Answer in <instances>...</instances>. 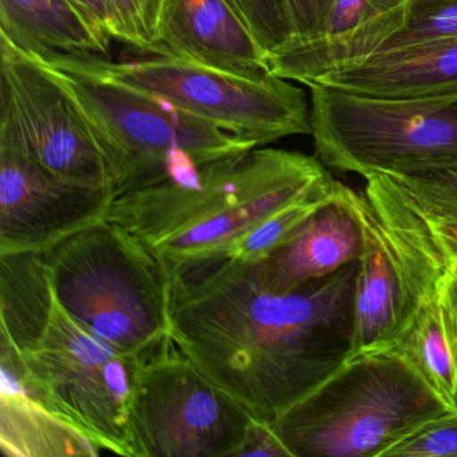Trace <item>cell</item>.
Masks as SVG:
<instances>
[{
	"mask_svg": "<svg viewBox=\"0 0 457 457\" xmlns=\"http://www.w3.org/2000/svg\"><path fill=\"white\" fill-rule=\"evenodd\" d=\"M358 262L290 293L223 259L168 278L175 346L258 421L271 425L352 355Z\"/></svg>",
	"mask_w": 457,
	"mask_h": 457,
	"instance_id": "6da1fadb",
	"label": "cell"
},
{
	"mask_svg": "<svg viewBox=\"0 0 457 457\" xmlns=\"http://www.w3.org/2000/svg\"><path fill=\"white\" fill-rule=\"evenodd\" d=\"M0 362L101 453L137 457L130 411L144 362L60 303L41 255L0 256Z\"/></svg>",
	"mask_w": 457,
	"mask_h": 457,
	"instance_id": "7a4b0ae2",
	"label": "cell"
},
{
	"mask_svg": "<svg viewBox=\"0 0 457 457\" xmlns=\"http://www.w3.org/2000/svg\"><path fill=\"white\" fill-rule=\"evenodd\" d=\"M333 180L315 156L258 146L200 168L197 186L168 180L120 195L106 220L143 245L170 278L227 259L262 221Z\"/></svg>",
	"mask_w": 457,
	"mask_h": 457,
	"instance_id": "3957f363",
	"label": "cell"
},
{
	"mask_svg": "<svg viewBox=\"0 0 457 457\" xmlns=\"http://www.w3.org/2000/svg\"><path fill=\"white\" fill-rule=\"evenodd\" d=\"M46 63L57 71L92 127L116 197L168 180L197 186L200 168L261 146L114 81L89 60L58 58Z\"/></svg>",
	"mask_w": 457,
	"mask_h": 457,
	"instance_id": "277c9868",
	"label": "cell"
},
{
	"mask_svg": "<svg viewBox=\"0 0 457 457\" xmlns=\"http://www.w3.org/2000/svg\"><path fill=\"white\" fill-rule=\"evenodd\" d=\"M448 411L408 358L387 347L347 358L270 427L290 457H384Z\"/></svg>",
	"mask_w": 457,
	"mask_h": 457,
	"instance_id": "5b68a950",
	"label": "cell"
},
{
	"mask_svg": "<svg viewBox=\"0 0 457 457\" xmlns=\"http://www.w3.org/2000/svg\"><path fill=\"white\" fill-rule=\"evenodd\" d=\"M41 258L60 303L98 338L143 362L173 344L167 274L121 227L100 221Z\"/></svg>",
	"mask_w": 457,
	"mask_h": 457,
	"instance_id": "8992f818",
	"label": "cell"
},
{
	"mask_svg": "<svg viewBox=\"0 0 457 457\" xmlns=\"http://www.w3.org/2000/svg\"><path fill=\"white\" fill-rule=\"evenodd\" d=\"M315 157L368 178L457 156V95L392 100L309 84Z\"/></svg>",
	"mask_w": 457,
	"mask_h": 457,
	"instance_id": "52a82bcc",
	"label": "cell"
},
{
	"mask_svg": "<svg viewBox=\"0 0 457 457\" xmlns=\"http://www.w3.org/2000/svg\"><path fill=\"white\" fill-rule=\"evenodd\" d=\"M89 62L114 81L261 146L288 136L312 135L306 93L271 73L243 76L168 55L122 63L89 58Z\"/></svg>",
	"mask_w": 457,
	"mask_h": 457,
	"instance_id": "ba28073f",
	"label": "cell"
},
{
	"mask_svg": "<svg viewBox=\"0 0 457 457\" xmlns=\"http://www.w3.org/2000/svg\"><path fill=\"white\" fill-rule=\"evenodd\" d=\"M258 422L175 344L141 366L130 411L137 457H242Z\"/></svg>",
	"mask_w": 457,
	"mask_h": 457,
	"instance_id": "9c48e42d",
	"label": "cell"
},
{
	"mask_svg": "<svg viewBox=\"0 0 457 457\" xmlns=\"http://www.w3.org/2000/svg\"><path fill=\"white\" fill-rule=\"evenodd\" d=\"M0 57V121L23 152L66 183L113 192L95 132L57 71L2 37Z\"/></svg>",
	"mask_w": 457,
	"mask_h": 457,
	"instance_id": "30bf717a",
	"label": "cell"
},
{
	"mask_svg": "<svg viewBox=\"0 0 457 457\" xmlns=\"http://www.w3.org/2000/svg\"><path fill=\"white\" fill-rule=\"evenodd\" d=\"M111 189L55 178L23 152L0 121V256L41 255L108 219Z\"/></svg>",
	"mask_w": 457,
	"mask_h": 457,
	"instance_id": "8fae6325",
	"label": "cell"
},
{
	"mask_svg": "<svg viewBox=\"0 0 457 457\" xmlns=\"http://www.w3.org/2000/svg\"><path fill=\"white\" fill-rule=\"evenodd\" d=\"M413 0H333L322 34L270 55V73L309 85L362 63L403 30Z\"/></svg>",
	"mask_w": 457,
	"mask_h": 457,
	"instance_id": "7c38bea8",
	"label": "cell"
},
{
	"mask_svg": "<svg viewBox=\"0 0 457 457\" xmlns=\"http://www.w3.org/2000/svg\"><path fill=\"white\" fill-rule=\"evenodd\" d=\"M154 39L157 55L243 76L270 74L269 57L227 0H159Z\"/></svg>",
	"mask_w": 457,
	"mask_h": 457,
	"instance_id": "4fadbf2b",
	"label": "cell"
},
{
	"mask_svg": "<svg viewBox=\"0 0 457 457\" xmlns=\"http://www.w3.org/2000/svg\"><path fill=\"white\" fill-rule=\"evenodd\" d=\"M342 196L362 232L352 355L395 347L411 320L403 270L363 192L342 184Z\"/></svg>",
	"mask_w": 457,
	"mask_h": 457,
	"instance_id": "5bb4252c",
	"label": "cell"
},
{
	"mask_svg": "<svg viewBox=\"0 0 457 457\" xmlns=\"http://www.w3.org/2000/svg\"><path fill=\"white\" fill-rule=\"evenodd\" d=\"M361 251V226L345 202L339 183L334 200L302 224L285 245L253 266L267 288L290 293L360 261Z\"/></svg>",
	"mask_w": 457,
	"mask_h": 457,
	"instance_id": "9a60e30c",
	"label": "cell"
},
{
	"mask_svg": "<svg viewBox=\"0 0 457 457\" xmlns=\"http://www.w3.org/2000/svg\"><path fill=\"white\" fill-rule=\"evenodd\" d=\"M312 84L392 100L456 96L457 39L382 50L362 63L320 77Z\"/></svg>",
	"mask_w": 457,
	"mask_h": 457,
	"instance_id": "2e32d148",
	"label": "cell"
},
{
	"mask_svg": "<svg viewBox=\"0 0 457 457\" xmlns=\"http://www.w3.org/2000/svg\"><path fill=\"white\" fill-rule=\"evenodd\" d=\"M0 37L46 62L111 53L71 0H0Z\"/></svg>",
	"mask_w": 457,
	"mask_h": 457,
	"instance_id": "e0dca14e",
	"label": "cell"
},
{
	"mask_svg": "<svg viewBox=\"0 0 457 457\" xmlns=\"http://www.w3.org/2000/svg\"><path fill=\"white\" fill-rule=\"evenodd\" d=\"M0 370V446L4 454L12 457L101 454L76 428L39 403L9 365L2 363Z\"/></svg>",
	"mask_w": 457,
	"mask_h": 457,
	"instance_id": "ac0fdd59",
	"label": "cell"
},
{
	"mask_svg": "<svg viewBox=\"0 0 457 457\" xmlns=\"http://www.w3.org/2000/svg\"><path fill=\"white\" fill-rule=\"evenodd\" d=\"M395 347L449 408L457 409V353L440 298L417 309Z\"/></svg>",
	"mask_w": 457,
	"mask_h": 457,
	"instance_id": "d6986e66",
	"label": "cell"
},
{
	"mask_svg": "<svg viewBox=\"0 0 457 457\" xmlns=\"http://www.w3.org/2000/svg\"><path fill=\"white\" fill-rule=\"evenodd\" d=\"M338 187L339 181L334 179L325 188L278 211L243 237L229 251L227 259L250 263L263 261L285 245L315 212L334 200Z\"/></svg>",
	"mask_w": 457,
	"mask_h": 457,
	"instance_id": "ffe728a7",
	"label": "cell"
},
{
	"mask_svg": "<svg viewBox=\"0 0 457 457\" xmlns=\"http://www.w3.org/2000/svg\"><path fill=\"white\" fill-rule=\"evenodd\" d=\"M389 176L424 212H457V156L411 165Z\"/></svg>",
	"mask_w": 457,
	"mask_h": 457,
	"instance_id": "44dd1931",
	"label": "cell"
},
{
	"mask_svg": "<svg viewBox=\"0 0 457 457\" xmlns=\"http://www.w3.org/2000/svg\"><path fill=\"white\" fill-rule=\"evenodd\" d=\"M448 39H457V0H413L408 22L382 50Z\"/></svg>",
	"mask_w": 457,
	"mask_h": 457,
	"instance_id": "7402d4cb",
	"label": "cell"
},
{
	"mask_svg": "<svg viewBox=\"0 0 457 457\" xmlns=\"http://www.w3.org/2000/svg\"><path fill=\"white\" fill-rule=\"evenodd\" d=\"M264 50L267 57L294 39L283 0H227Z\"/></svg>",
	"mask_w": 457,
	"mask_h": 457,
	"instance_id": "603a6c76",
	"label": "cell"
},
{
	"mask_svg": "<svg viewBox=\"0 0 457 457\" xmlns=\"http://www.w3.org/2000/svg\"><path fill=\"white\" fill-rule=\"evenodd\" d=\"M112 37L145 54L157 55L154 39L157 0H105Z\"/></svg>",
	"mask_w": 457,
	"mask_h": 457,
	"instance_id": "cb8c5ba5",
	"label": "cell"
},
{
	"mask_svg": "<svg viewBox=\"0 0 457 457\" xmlns=\"http://www.w3.org/2000/svg\"><path fill=\"white\" fill-rule=\"evenodd\" d=\"M384 457H457V409L425 422Z\"/></svg>",
	"mask_w": 457,
	"mask_h": 457,
	"instance_id": "d4e9b609",
	"label": "cell"
},
{
	"mask_svg": "<svg viewBox=\"0 0 457 457\" xmlns=\"http://www.w3.org/2000/svg\"><path fill=\"white\" fill-rule=\"evenodd\" d=\"M283 4L293 28L290 44H303L322 34L333 0H283Z\"/></svg>",
	"mask_w": 457,
	"mask_h": 457,
	"instance_id": "484cf974",
	"label": "cell"
},
{
	"mask_svg": "<svg viewBox=\"0 0 457 457\" xmlns=\"http://www.w3.org/2000/svg\"><path fill=\"white\" fill-rule=\"evenodd\" d=\"M414 202V200H413ZM419 207V205H417ZM440 247L451 261L457 258V212L427 213L421 210Z\"/></svg>",
	"mask_w": 457,
	"mask_h": 457,
	"instance_id": "4316f807",
	"label": "cell"
},
{
	"mask_svg": "<svg viewBox=\"0 0 457 457\" xmlns=\"http://www.w3.org/2000/svg\"><path fill=\"white\" fill-rule=\"evenodd\" d=\"M441 303L445 312L449 334L457 349V258L453 259L444 275L440 290Z\"/></svg>",
	"mask_w": 457,
	"mask_h": 457,
	"instance_id": "83f0119b",
	"label": "cell"
},
{
	"mask_svg": "<svg viewBox=\"0 0 457 457\" xmlns=\"http://www.w3.org/2000/svg\"><path fill=\"white\" fill-rule=\"evenodd\" d=\"M71 4L87 18L101 41L111 49L113 37H112L111 21H109L105 0H71Z\"/></svg>",
	"mask_w": 457,
	"mask_h": 457,
	"instance_id": "f1b7e54d",
	"label": "cell"
},
{
	"mask_svg": "<svg viewBox=\"0 0 457 457\" xmlns=\"http://www.w3.org/2000/svg\"><path fill=\"white\" fill-rule=\"evenodd\" d=\"M456 353H457V349H456Z\"/></svg>",
	"mask_w": 457,
	"mask_h": 457,
	"instance_id": "f546056e",
	"label": "cell"
}]
</instances>
